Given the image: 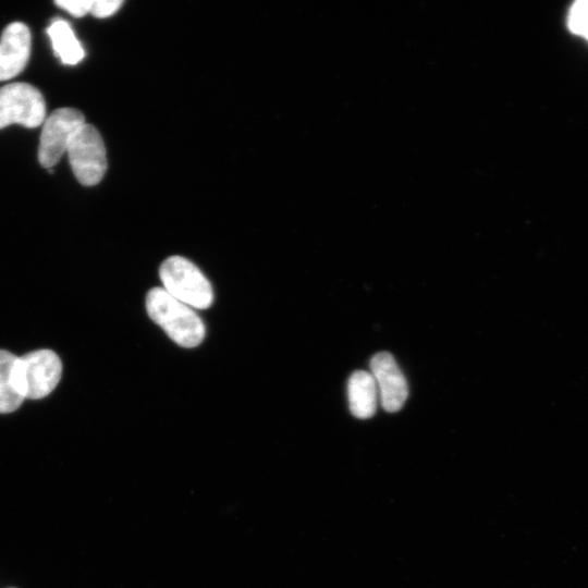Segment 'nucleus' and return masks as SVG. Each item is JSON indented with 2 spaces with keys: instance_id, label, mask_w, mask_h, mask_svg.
I'll use <instances>...</instances> for the list:
<instances>
[{
  "instance_id": "obj_10",
  "label": "nucleus",
  "mask_w": 588,
  "mask_h": 588,
  "mask_svg": "<svg viewBox=\"0 0 588 588\" xmlns=\"http://www.w3.org/2000/svg\"><path fill=\"white\" fill-rule=\"evenodd\" d=\"M17 365V356L0 350V414L14 412L25 400Z\"/></svg>"
},
{
  "instance_id": "obj_11",
  "label": "nucleus",
  "mask_w": 588,
  "mask_h": 588,
  "mask_svg": "<svg viewBox=\"0 0 588 588\" xmlns=\"http://www.w3.org/2000/svg\"><path fill=\"white\" fill-rule=\"evenodd\" d=\"M47 34L56 56L62 63L75 65L84 58L85 51L66 21L53 20L47 28Z\"/></svg>"
},
{
  "instance_id": "obj_14",
  "label": "nucleus",
  "mask_w": 588,
  "mask_h": 588,
  "mask_svg": "<svg viewBox=\"0 0 588 588\" xmlns=\"http://www.w3.org/2000/svg\"><path fill=\"white\" fill-rule=\"evenodd\" d=\"M123 4L121 0H94L90 12L96 17H108Z\"/></svg>"
},
{
  "instance_id": "obj_5",
  "label": "nucleus",
  "mask_w": 588,
  "mask_h": 588,
  "mask_svg": "<svg viewBox=\"0 0 588 588\" xmlns=\"http://www.w3.org/2000/svg\"><path fill=\"white\" fill-rule=\"evenodd\" d=\"M81 111L74 108L54 110L44 123L38 147V160L47 169H51L64 152L77 133L85 124Z\"/></svg>"
},
{
  "instance_id": "obj_6",
  "label": "nucleus",
  "mask_w": 588,
  "mask_h": 588,
  "mask_svg": "<svg viewBox=\"0 0 588 588\" xmlns=\"http://www.w3.org/2000/svg\"><path fill=\"white\" fill-rule=\"evenodd\" d=\"M17 369L25 399L39 400L59 383L62 365L54 352L38 350L19 357Z\"/></svg>"
},
{
  "instance_id": "obj_1",
  "label": "nucleus",
  "mask_w": 588,
  "mask_h": 588,
  "mask_svg": "<svg viewBox=\"0 0 588 588\" xmlns=\"http://www.w3.org/2000/svg\"><path fill=\"white\" fill-rule=\"evenodd\" d=\"M149 317L183 347H195L205 338V326L187 305L171 296L164 289L154 287L146 296Z\"/></svg>"
},
{
  "instance_id": "obj_7",
  "label": "nucleus",
  "mask_w": 588,
  "mask_h": 588,
  "mask_svg": "<svg viewBox=\"0 0 588 588\" xmlns=\"http://www.w3.org/2000/svg\"><path fill=\"white\" fill-rule=\"evenodd\" d=\"M370 373L377 384L381 406L390 413L401 409L407 399L406 379L394 357L380 352L370 359Z\"/></svg>"
},
{
  "instance_id": "obj_2",
  "label": "nucleus",
  "mask_w": 588,
  "mask_h": 588,
  "mask_svg": "<svg viewBox=\"0 0 588 588\" xmlns=\"http://www.w3.org/2000/svg\"><path fill=\"white\" fill-rule=\"evenodd\" d=\"M164 290L189 307L208 308L213 301L211 285L201 271L189 260L172 256L159 269Z\"/></svg>"
},
{
  "instance_id": "obj_3",
  "label": "nucleus",
  "mask_w": 588,
  "mask_h": 588,
  "mask_svg": "<svg viewBox=\"0 0 588 588\" xmlns=\"http://www.w3.org/2000/svg\"><path fill=\"white\" fill-rule=\"evenodd\" d=\"M69 162L77 181L84 186L98 184L107 170L106 148L98 130L85 123L68 147Z\"/></svg>"
},
{
  "instance_id": "obj_8",
  "label": "nucleus",
  "mask_w": 588,
  "mask_h": 588,
  "mask_svg": "<svg viewBox=\"0 0 588 588\" xmlns=\"http://www.w3.org/2000/svg\"><path fill=\"white\" fill-rule=\"evenodd\" d=\"M32 37L28 27L21 22L9 24L0 39V81L19 75L30 54Z\"/></svg>"
},
{
  "instance_id": "obj_4",
  "label": "nucleus",
  "mask_w": 588,
  "mask_h": 588,
  "mask_svg": "<svg viewBox=\"0 0 588 588\" xmlns=\"http://www.w3.org/2000/svg\"><path fill=\"white\" fill-rule=\"evenodd\" d=\"M46 118L41 93L27 83H12L0 87V128L21 124L34 128Z\"/></svg>"
},
{
  "instance_id": "obj_12",
  "label": "nucleus",
  "mask_w": 588,
  "mask_h": 588,
  "mask_svg": "<svg viewBox=\"0 0 588 588\" xmlns=\"http://www.w3.org/2000/svg\"><path fill=\"white\" fill-rule=\"evenodd\" d=\"M567 23L572 33L588 40V0H580L573 4Z\"/></svg>"
},
{
  "instance_id": "obj_13",
  "label": "nucleus",
  "mask_w": 588,
  "mask_h": 588,
  "mask_svg": "<svg viewBox=\"0 0 588 588\" xmlns=\"http://www.w3.org/2000/svg\"><path fill=\"white\" fill-rule=\"evenodd\" d=\"M94 0H57L54 3L75 17L90 12Z\"/></svg>"
},
{
  "instance_id": "obj_9",
  "label": "nucleus",
  "mask_w": 588,
  "mask_h": 588,
  "mask_svg": "<svg viewBox=\"0 0 588 588\" xmlns=\"http://www.w3.org/2000/svg\"><path fill=\"white\" fill-rule=\"evenodd\" d=\"M351 413L360 419L371 417L377 409L379 393L370 371H354L347 383Z\"/></svg>"
}]
</instances>
